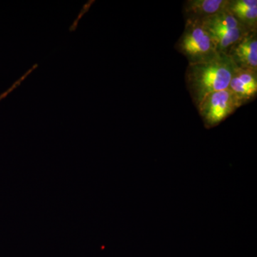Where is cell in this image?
<instances>
[{
    "instance_id": "2",
    "label": "cell",
    "mask_w": 257,
    "mask_h": 257,
    "mask_svg": "<svg viewBox=\"0 0 257 257\" xmlns=\"http://www.w3.org/2000/svg\"><path fill=\"white\" fill-rule=\"evenodd\" d=\"M175 49L185 57L188 64L209 62L221 55L199 20H185L183 33L176 43Z\"/></svg>"
},
{
    "instance_id": "6",
    "label": "cell",
    "mask_w": 257,
    "mask_h": 257,
    "mask_svg": "<svg viewBox=\"0 0 257 257\" xmlns=\"http://www.w3.org/2000/svg\"><path fill=\"white\" fill-rule=\"evenodd\" d=\"M228 89L234 93L243 105L254 100L257 96V72L236 67Z\"/></svg>"
},
{
    "instance_id": "3",
    "label": "cell",
    "mask_w": 257,
    "mask_h": 257,
    "mask_svg": "<svg viewBox=\"0 0 257 257\" xmlns=\"http://www.w3.org/2000/svg\"><path fill=\"white\" fill-rule=\"evenodd\" d=\"M202 23L216 50L223 55H226L234 44L250 32L227 10L202 20Z\"/></svg>"
},
{
    "instance_id": "8",
    "label": "cell",
    "mask_w": 257,
    "mask_h": 257,
    "mask_svg": "<svg viewBox=\"0 0 257 257\" xmlns=\"http://www.w3.org/2000/svg\"><path fill=\"white\" fill-rule=\"evenodd\" d=\"M226 10L248 32H257L256 0H229Z\"/></svg>"
},
{
    "instance_id": "1",
    "label": "cell",
    "mask_w": 257,
    "mask_h": 257,
    "mask_svg": "<svg viewBox=\"0 0 257 257\" xmlns=\"http://www.w3.org/2000/svg\"><path fill=\"white\" fill-rule=\"evenodd\" d=\"M236 68L229 57L223 54L209 62L188 64L186 86L196 108L208 94L227 89Z\"/></svg>"
},
{
    "instance_id": "4",
    "label": "cell",
    "mask_w": 257,
    "mask_h": 257,
    "mask_svg": "<svg viewBox=\"0 0 257 257\" xmlns=\"http://www.w3.org/2000/svg\"><path fill=\"white\" fill-rule=\"evenodd\" d=\"M243 106L241 101L229 89L208 94L197 109L202 118L204 127H216Z\"/></svg>"
},
{
    "instance_id": "5",
    "label": "cell",
    "mask_w": 257,
    "mask_h": 257,
    "mask_svg": "<svg viewBox=\"0 0 257 257\" xmlns=\"http://www.w3.org/2000/svg\"><path fill=\"white\" fill-rule=\"evenodd\" d=\"M226 55L237 68L257 72V32H248Z\"/></svg>"
},
{
    "instance_id": "7",
    "label": "cell",
    "mask_w": 257,
    "mask_h": 257,
    "mask_svg": "<svg viewBox=\"0 0 257 257\" xmlns=\"http://www.w3.org/2000/svg\"><path fill=\"white\" fill-rule=\"evenodd\" d=\"M229 0H187L182 7L185 20H202L226 10Z\"/></svg>"
}]
</instances>
